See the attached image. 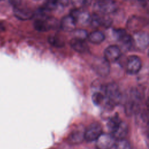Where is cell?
I'll use <instances>...</instances> for the list:
<instances>
[{
    "instance_id": "obj_1",
    "label": "cell",
    "mask_w": 149,
    "mask_h": 149,
    "mask_svg": "<svg viewBox=\"0 0 149 149\" xmlns=\"http://www.w3.org/2000/svg\"><path fill=\"white\" fill-rule=\"evenodd\" d=\"M39 13V16L34 22V27L36 30L47 31L57 27L58 22L55 18L47 15V12L41 9Z\"/></svg>"
},
{
    "instance_id": "obj_2",
    "label": "cell",
    "mask_w": 149,
    "mask_h": 149,
    "mask_svg": "<svg viewBox=\"0 0 149 149\" xmlns=\"http://www.w3.org/2000/svg\"><path fill=\"white\" fill-rule=\"evenodd\" d=\"M104 95L107 106L111 108L118 105L121 100V93L117 84L109 83L105 86Z\"/></svg>"
},
{
    "instance_id": "obj_3",
    "label": "cell",
    "mask_w": 149,
    "mask_h": 149,
    "mask_svg": "<svg viewBox=\"0 0 149 149\" xmlns=\"http://www.w3.org/2000/svg\"><path fill=\"white\" fill-rule=\"evenodd\" d=\"M85 128L83 125L77 126L73 129L66 138L67 142L72 145L80 144L84 140Z\"/></svg>"
},
{
    "instance_id": "obj_4",
    "label": "cell",
    "mask_w": 149,
    "mask_h": 149,
    "mask_svg": "<svg viewBox=\"0 0 149 149\" xmlns=\"http://www.w3.org/2000/svg\"><path fill=\"white\" fill-rule=\"evenodd\" d=\"M102 133V128L101 125L97 122L92 123L87 128L85 129L84 140L87 142L95 141Z\"/></svg>"
},
{
    "instance_id": "obj_5",
    "label": "cell",
    "mask_w": 149,
    "mask_h": 149,
    "mask_svg": "<svg viewBox=\"0 0 149 149\" xmlns=\"http://www.w3.org/2000/svg\"><path fill=\"white\" fill-rule=\"evenodd\" d=\"M116 141L111 133H102L95 140V147L97 149H111Z\"/></svg>"
},
{
    "instance_id": "obj_6",
    "label": "cell",
    "mask_w": 149,
    "mask_h": 149,
    "mask_svg": "<svg viewBox=\"0 0 149 149\" xmlns=\"http://www.w3.org/2000/svg\"><path fill=\"white\" fill-rule=\"evenodd\" d=\"M141 68L140 58L136 55L128 56L126 64V72L130 74H135L139 72Z\"/></svg>"
},
{
    "instance_id": "obj_7",
    "label": "cell",
    "mask_w": 149,
    "mask_h": 149,
    "mask_svg": "<svg viewBox=\"0 0 149 149\" xmlns=\"http://www.w3.org/2000/svg\"><path fill=\"white\" fill-rule=\"evenodd\" d=\"M93 67L95 72L102 77L107 76L109 73V63L104 58L96 59L93 63Z\"/></svg>"
},
{
    "instance_id": "obj_8",
    "label": "cell",
    "mask_w": 149,
    "mask_h": 149,
    "mask_svg": "<svg viewBox=\"0 0 149 149\" xmlns=\"http://www.w3.org/2000/svg\"><path fill=\"white\" fill-rule=\"evenodd\" d=\"M104 58L109 63H115L120 58L121 51L117 45H110L104 51Z\"/></svg>"
},
{
    "instance_id": "obj_9",
    "label": "cell",
    "mask_w": 149,
    "mask_h": 149,
    "mask_svg": "<svg viewBox=\"0 0 149 149\" xmlns=\"http://www.w3.org/2000/svg\"><path fill=\"white\" fill-rule=\"evenodd\" d=\"M98 10L105 15L112 13L116 10L117 5L113 0H104L95 4Z\"/></svg>"
},
{
    "instance_id": "obj_10",
    "label": "cell",
    "mask_w": 149,
    "mask_h": 149,
    "mask_svg": "<svg viewBox=\"0 0 149 149\" xmlns=\"http://www.w3.org/2000/svg\"><path fill=\"white\" fill-rule=\"evenodd\" d=\"M146 23L147 21L144 18L137 16H133L127 20V27L130 31L136 33L140 31V30L146 26Z\"/></svg>"
},
{
    "instance_id": "obj_11",
    "label": "cell",
    "mask_w": 149,
    "mask_h": 149,
    "mask_svg": "<svg viewBox=\"0 0 149 149\" xmlns=\"http://www.w3.org/2000/svg\"><path fill=\"white\" fill-rule=\"evenodd\" d=\"M13 13L16 17L22 20H30L34 16L32 10L25 7H20V5L14 6Z\"/></svg>"
},
{
    "instance_id": "obj_12",
    "label": "cell",
    "mask_w": 149,
    "mask_h": 149,
    "mask_svg": "<svg viewBox=\"0 0 149 149\" xmlns=\"http://www.w3.org/2000/svg\"><path fill=\"white\" fill-rule=\"evenodd\" d=\"M135 44L139 48L145 49L148 45V36L147 33L143 31H138L134 33L132 37Z\"/></svg>"
},
{
    "instance_id": "obj_13",
    "label": "cell",
    "mask_w": 149,
    "mask_h": 149,
    "mask_svg": "<svg viewBox=\"0 0 149 149\" xmlns=\"http://www.w3.org/2000/svg\"><path fill=\"white\" fill-rule=\"evenodd\" d=\"M76 22L70 15L63 17L60 22L61 29L67 32L73 31L76 29Z\"/></svg>"
},
{
    "instance_id": "obj_14",
    "label": "cell",
    "mask_w": 149,
    "mask_h": 149,
    "mask_svg": "<svg viewBox=\"0 0 149 149\" xmlns=\"http://www.w3.org/2000/svg\"><path fill=\"white\" fill-rule=\"evenodd\" d=\"M70 44L74 51L80 54H84L88 52L89 49L87 42L84 40L73 38L70 41Z\"/></svg>"
},
{
    "instance_id": "obj_15",
    "label": "cell",
    "mask_w": 149,
    "mask_h": 149,
    "mask_svg": "<svg viewBox=\"0 0 149 149\" xmlns=\"http://www.w3.org/2000/svg\"><path fill=\"white\" fill-rule=\"evenodd\" d=\"M127 133L128 126L125 122L122 121L115 132L111 134L116 140H119L125 139Z\"/></svg>"
},
{
    "instance_id": "obj_16",
    "label": "cell",
    "mask_w": 149,
    "mask_h": 149,
    "mask_svg": "<svg viewBox=\"0 0 149 149\" xmlns=\"http://www.w3.org/2000/svg\"><path fill=\"white\" fill-rule=\"evenodd\" d=\"M87 38L90 42L94 44H99L104 40L105 36L101 31L95 30L88 34Z\"/></svg>"
},
{
    "instance_id": "obj_17",
    "label": "cell",
    "mask_w": 149,
    "mask_h": 149,
    "mask_svg": "<svg viewBox=\"0 0 149 149\" xmlns=\"http://www.w3.org/2000/svg\"><path fill=\"white\" fill-rule=\"evenodd\" d=\"M121 120L117 113L111 116L108 120L107 127L110 133H113L121 122Z\"/></svg>"
},
{
    "instance_id": "obj_18",
    "label": "cell",
    "mask_w": 149,
    "mask_h": 149,
    "mask_svg": "<svg viewBox=\"0 0 149 149\" xmlns=\"http://www.w3.org/2000/svg\"><path fill=\"white\" fill-rule=\"evenodd\" d=\"M119 41L121 42L123 48L126 50L130 49L134 44L133 37L127 34Z\"/></svg>"
},
{
    "instance_id": "obj_19",
    "label": "cell",
    "mask_w": 149,
    "mask_h": 149,
    "mask_svg": "<svg viewBox=\"0 0 149 149\" xmlns=\"http://www.w3.org/2000/svg\"><path fill=\"white\" fill-rule=\"evenodd\" d=\"M48 41L51 45L56 47H62L65 45L64 40L59 36H51L48 38Z\"/></svg>"
},
{
    "instance_id": "obj_20",
    "label": "cell",
    "mask_w": 149,
    "mask_h": 149,
    "mask_svg": "<svg viewBox=\"0 0 149 149\" xmlns=\"http://www.w3.org/2000/svg\"><path fill=\"white\" fill-rule=\"evenodd\" d=\"M105 98L104 94L100 91H96L92 95V101L96 105H100L105 101Z\"/></svg>"
},
{
    "instance_id": "obj_21",
    "label": "cell",
    "mask_w": 149,
    "mask_h": 149,
    "mask_svg": "<svg viewBox=\"0 0 149 149\" xmlns=\"http://www.w3.org/2000/svg\"><path fill=\"white\" fill-rule=\"evenodd\" d=\"M115 145V149H132L130 143L125 139L117 140Z\"/></svg>"
},
{
    "instance_id": "obj_22",
    "label": "cell",
    "mask_w": 149,
    "mask_h": 149,
    "mask_svg": "<svg viewBox=\"0 0 149 149\" xmlns=\"http://www.w3.org/2000/svg\"><path fill=\"white\" fill-rule=\"evenodd\" d=\"M126 34V31L123 29H117L113 30V36L118 41L122 40Z\"/></svg>"
},
{
    "instance_id": "obj_23",
    "label": "cell",
    "mask_w": 149,
    "mask_h": 149,
    "mask_svg": "<svg viewBox=\"0 0 149 149\" xmlns=\"http://www.w3.org/2000/svg\"><path fill=\"white\" fill-rule=\"evenodd\" d=\"M73 31H74L73 34L74 36V38H76L85 40V39L86 38H87L88 34H87V31L84 30H83V29L76 30L75 29Z\"/></svg>"
},
{
    "instance_id": "obj_24",
    "label": "cell",
    "mask_w": 149,
    "mask_h": 149,
    "mask_svg": "<svg viewBox=\"0 0 149 149\" xmlns=\"http://www.w3.org/2000/svg\"><path fill=\"white\" fill-rule=\"evenodd\" d=\"M86 0H71L72 4L74 9H80L86 3Z\"/></svg>"
},
{
    "instance_id": "obj_25",
    "label": "cell",
    "mask_w": 149,
    "mask_h": 149,
    "mask_svg": "<svg viewBox=\"0 0 149 149\" xmlns=\"http://www.w3.org/2000/svg\"><path fill=\"white\" fill-rule=\"evenodd\" d=\"M58 6L66 7L69 4V0H56Z\"/></svg>"
},
{
    "instance_id": "obj_26",
    "label": "cell",
    "mask_w": 149,
    "mask_h": 149,
    "mask_svg": "<svg viewBox=\"0 0 149 149\" xmlns=\"http://www.w3.org/2000/svg\"><path fill=\"white\" fill-rule=\"evenodd\" d=\"M5 26L3 25V24L2 23V22H0V33L2 32L3 31L5 30Z\"/></svg>"
},
{
    "instance_id": "obj_27",
    "label": "cell",
    "mask_w": 149,
    "mask_h": 149,
    "mask_svg": "<svg viewBox=\"0 0 149 149\" xmlns=\"http://www.w3.org/2000/svg\"><path fill=\"white\" fill-rule=\"evenodd\" d=\"M95 2L97 3V2H101L102 1H104V0H95Z\"/></svg>"
},
{
    "instance_id": "obj_28",
    "label": "cell",
    "mask_w": 149,
    "mask_h": 149,
    "mask_svg": "<svg viewBox=\"0 0 149 149\" xmlns=\"http://www.w3.org/2000/svg\"><path fill=\"white\" fill-rule=\"evenodd\" d=\"M35 1H39V0H35Z\"/></svg>"
},
{
    "instance_id": "obj_29",
    "label": "cell",
    "mask_w": 149,
    "mask_h": 149,
    "mask_svg": "<svg viewBox=\"0 0 149 149\" xmlns=\"http://www.w3.org/2000/svg\"><path fill=\"white\" fill-rule=\"evenodd\" d=\"M0 1H2V0H0Z\"/></svg>"
}]
</instances>
